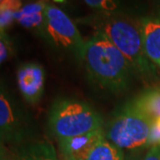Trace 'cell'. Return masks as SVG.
Listing matches in <instances>:
<instances>
[{
	"label": "cell",
	"instance_id": "obj_16",
	"mask_svg": "<svg viewBox=\"0 0 160 160\" xmlns=\"http://www.w3.org/2000/svg\"><path fill=\"white\" fill-rule=\"evenodd\" d=\"M87 6H91L92 8H97L101 10H114L117 8V4L111 1L106 0H86L85 1Z\"/></svg>",
	"mask_w": 160,
	"mask_h": 160
},
{
	"label": "cell",
	"instance_id": "obj_20",
	"mask_svg": "<svg viewBox=\"0 0 160 160\" xmlns=\"http://www.w3.org/2000/svg\"><path fill=\"white\" fill-rule=\"evenodd\" d=\"M63 160H72V159H63Z\"/></svg>",
	"mask_w": 160,
	"mask_h": 160
},
{
	"label": "cell",
	"instance_id": "obj_13",
	"mask_svg": "<svg viewBox=\"0 0 160 160\" xmlns=\"http://www.w3.org/2000/svg\"><path fill=\"white\" fill-rule=\"evenodd\" d=\"M85 160H124L122 149L102 138L93 147Z\"/></svg>",
	"mask_w": 160,
	"mask_h": 160
},
{
	"label": "cell",
	"instance_id": "obj_5",
	"mask_svg": "<svg viewBox=\"0 0 160 160\" xmlns=\"http://www.w3.org/2000/svg\"><path fill=\"white\" fill-rule=\"evenodd\" d=\"M44 32L46 38L55 46L74 52L81 58L86 41H84L77 25L57 6L47 5Z\"/></svg>",
	"mask_w": 160,
	"mask_h": 160
},
{
	"label": "cell",
	"instance_id": "obj_8",
	"mask_svg": "<svg viewBox=\"0 0 160 160\" xmlns=\"http://www.w3.org/2000/svg\"><path fill=\"white\" fill-rule=\"evenodd\" d=\"M19 116L11 99L2 88L0 93V133L5 142H18L22 136Z\"/></svg>",
	"mask_w": 160,
	"mask_h": 160
},
{
	"label": "cell",
	"instance_id": "obj_3",
	"mask_svg": "<svg viewBox=\"0 0 160 160\" xmlns=\"http://www.w3.org/2000/svg\"><path fill=\"white\" fill-rule=\"evenodd\" d=\"M97 31L109 38L129 62L132 69L144 76L155 73V65L143 48L140 26L122 19H107L98 23Z\"/></svg>",
	"mask_w": 160,
	"mask_h": 160
},
{
	"label": "cell",
	"instance_id": "obj_10",
	"mask_svg": "<svg viewBox=\"0 0 160 160\" xmlns=\"http://www.w3.org/2000/svg\"><path fill=\"white\" fill-rule=\"evenodd\" d=\"M46 6L41 2L25 5L16 12L14 19L25 28L41 29L44 32Z\"/></svg>",
	"mask_w": 160,
	"mask_h": 160
},
{
	"label": "cell",
	"instance_id": "obj_1",
	"mask_svg": "<svg viewBox=\"0 0 160 160\" xmlns=\"http://www.w3.org/2000/svg\"><path fill=\"white\" fill-rule=\"evenodd\" d=\"M90 79L111 92L126 90L132 68L122 52L105 35L96 31L86 41L81 58Z\"/></svg>",
	"mask_w": 160,
	"mask_h": 160
},
{
	"label": "cell",
	"instance_id": "obj_15",
	"mask_svg": "<svg viewBox=\"0 0 160 160\" xmlns=\"http://www.w3.org/2000/svg\"><path fill=\"white\" fill-rule=\"evenodd\" d=\"M158 145H160V118L155 120L152 123L148 147L151 148Z\"/></svg>",
	"mask_w": 160,
	"mask_h": 160
},
{
	"label": "cell",
	"instance_id": "obj_11",
	"mask_svg": "<svg viewBox=\"0 0 160 160\" xmlns=\"http://www.w3.org/2000/svg\"><path fill=\"white\" fill-rule=\"evenodd\" d=\"M131 103L151 120L158 119L160 118V86L146 89Z\"/></svg>",
	"mask_w": 160,
	"mask_h": 160
},
{
	"label": "cell",
	"instance_id": "obj_6",
	"mask_svg": "<svg viewBox=\"0 0 160 160\" xmlns=\"http://www.w3.org/2000/svg\"><path fill=\"white\" fill-rule=\"evenodd\" d=\"M17 84L25 101L30 104L39 102L44 92L45 72L37 63H25L17 71Z\"/></svg>",
	"mask_w": 160,
	"mask_h": 160
},
{
	"label": "cell",
	"instance_id": "obj_4",
	"mask_svg": "<svg viewBox=\"0 0 160 160\" xmlns=\"http://www.w3.org/2000/svg\"><path fill=\"white\" fill-rule=\"evenodd\" d=\"M152 123L153 120L129 103L111 121L105 138L120 149L148 147Z\"/></svg>",
	"mask_w": 160,
	"mask_h": 160
},
{
	"label": "cell",
	"instance_id": "obj_19",
	"mask_svg": "<svg viewBox=\"0 0 160 160\" xmlns=\"http://www.w3.org/2000/svg\"><path fill=\"white\" fill-rule=\"evenodd\" d=\"M3 160V159H2ZM14 160H22V158H19V159H14Z\"/></svg>",
	"mask_w": 160,
	"mask_h": 160
},
{
	"label": "cell",
	"instance_id": "obj_14",
	"mask_svg": "<svg viewBox=\"0 0 160 160\" xmlns=\"http://www.w3.org/2000/svg\"><path fill=\"white\" fill-rule=\"evenodd\" d=\"M22 3L18 1H1L0 5V27L1 31L3 29L9 26L13 20H15V14L21 8Z\"/></svg>",
	"mask_w": 160,
	"mask_h": 160
},
{
	"label": "cell",
	"instance_id": "obj_12",
	"mask_svg": "<svg viewBox=\"0 0 160 160\" xmlns=\"http://www.w3.org/2000/svg\"><path fill=\"white\" fill-rule=\"evenodd\" d=\"M21 158L22 160H59L54 146L46 140L27 146L22 152Z\"/></svg>",
	"mask_w": 160,
	"mask_h": 160
},
{
	"label": "cell",
	"instance_id": "obj_7",
	"mask_svg": "<svg viewBox=\"0 0 160 160\" xmlns=\"http://www.w3.org/2000/svg\"><path fill=\"white\" fill-rule=\"evenodd\" d=\"M104 137L102 129H100L60 141L59 147L63 159L85 160L93 147Z\"/></svg>",
	"mask_w": 160,
	"mask_h": 160
},
{
	"label": "cell",
	"instance_id": "obj_18",
	"mask_svg": "<svg viewBox=\"0 0 160 160\" xmlns=\"http://www.w3.org/2000/svg\"><path fill=\"white\" fill-rule=\"evenodd\" d=\"M142 160H160V145L151 147Z\"/></svg>",
	"mask_w": 160,
	"mask_h": 160
},
{
	"label": "cell",
	"instance_id": "obj_9",
	"mask_svg": "<svg viewBox=\"0 0 160 160\" xmlns=\"http://www.w3.org/2000/svg\"><path fill=\"white\" fill-rule=\"evenodd\" d=\"M139 26L147 57L160 68V19L143 18Z\"/></svg>",
	"mask_w": 160,
	"mask_h": 160
},
{
	"label": "cell",
	"instance_id": "obj_2",
	"mask_svg": "<svg viewBox=\"0 0 160 160\" xmlns=\"http://www.w3.org/2000/svg\"><path fill=\"white\" fill-rule=\"evenodd\" d=\"M48 125L52 133L60 142L102 129V120L87 103L61 99L52 106Z\"/></svg>",
	"mask_w": 160,
	"mask_h": 160
},
{
	"label": "cell",
	"instance_id": "obj_17",
	"mask_svg": "<svg viewBox=\"0 0 160 160\" xmlns=\"http://www.w3.org/2000/svg\"><path fill=\"white\" fill-rule=\"evenodd\" d=\"M1 52H0V60L1 62H5L6 59L8 58V56L11 53V44L7 41L6 37L4 34V32H1Z\"/></svg>",
	"mask_w": 160,
	"mask_h": 160
}]
</instances>
